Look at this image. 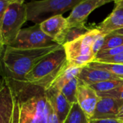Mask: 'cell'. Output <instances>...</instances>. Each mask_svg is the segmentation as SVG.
<instances>
[{
	"mask_svg": "<svg viewBox=\"0 0 123 123\" xmlns=\"http://www.w3.org/2000/svg\"><path fill=\"white\" fill-rule=\"evenodd\" d=\"M14 108L12 123H49V103L46 91L12 78Z\"/></svg>",
	"mask_w": 123,
	"mask_h": 123,
	"instance_id": "obj_1",
	"label": "cell"
},
{
	"mask_svg": "<svg viewBox=\"0 0 123 123\" xmlns=\"http://www.w3.org/2000/svg\"><path fill=\"white\" fill-rule=\"evenodd\" d=\"M60 45L43 48H15L7 46L1 59L5 73L15 80L23 81L29 73L49 54Z\"/></svg>",
	"mask_w": 123,
	"mask_h": 123,
	"instance_id": "obj_2",
	"label": "cell"
},
{
	"mask_svg": "<svg viewBox=\"0 0 123 123\" xmlns=\"http://www.w3.org/2000/svg\"><path fill=\"white\" fill-rule=\"evenodd\" d=\"M68 65L67 56L62 46L46 55L28 73L23 82L48 90Z\"/></svg>",
	"mask_w": 123,
	"mask_h": 123,
	"instance_id": "obj_3",
	"label": "cell"
},
{
	"mask_svg": "<svg viewBox=\"0 0 123 123\" xmlns=\"http://www.w3.org/2000/svg\"><path fill=\"white\" fill-rule=\"evenodd\" d=\"M83 0H37L27 4L26 12L28 21L40 24L46 20L63 13L77 6Z\"/></svg>",
	"mask_w": 123,
	"mask_h": 123,
	"instance_id": "obj_4",
	"label": "cell"
},
{
	"mask_svg": "<svg viewBox=\"0 0 123 123\" xmlns=\"http://www.w3.org/2000/svg\"><path fill=\"white\" fill-rule=\"evenodd\" d=\"M100 33L98 28L91 29L86 34L63 46L68 65L83 68L95 60L92 45Z\"/></svg>",
	"mask_w": 123,
	"mask_h": 123,
	"instance_id": "obj_5",
	"label": "cell"
},
{
	"mask_svg": "<svg viewBox=\"0 0 123 123\" xmlns=\"http://www.w3.org/2000/svg\"><path fill=\"white\" fill-rule=\"evenodd\" d=\"M26 21L28 19L25 2L13 0L8 7L0 26L6 46L10 45L15 41Z\"/></svg>",
	"mask_w": 123,
	"mask_h": 123,
	"instance_id": "obj_6",
	"label": "cell"
},
{
	"mask_svg": "<svg viewBox=\"0 0 123 123\" xmlns=\"http://www.w3.org/2000/svg\"><path fill=\"white\" fill-rule=\"evenodd\" d=\"M59 45L41 30L39 24L22 28L15 41L9 45L15 48H43Z\"/></svg>",
	"mask_w": 123,
	"mask_h": 123,
	"instance_id": "obj_7",
	"label": "cell"
},
{
	"mask_svg": "<svg viewBox=\"0 0 123 123\" xmlns=\"http://www.w3.org/2000/svg\"><path fill=\"white\" fill-rule=\"evenodd\" d=\"M14 91L12 79L0 67V123H12Z\"/></svg>",
	"mask_w": 123,
	"mask_h": 123,
	"instance_id": "obj_8",
	"label": "cell"
},
{
	"mask_svg": "<svg viewBox=\"0 0 123 123\" xmlns=\"http://www.w3.org/2000/svg\"><path fill=\"white\" fill-rule=\"evenodd\" d=\"M114 0H83L75 6L67 18L68 27L83 25L88 15L98 7Z\"/></svg>",
	"mask_w": 123,
	"mask_h": 123,
	"instance_id": "obj_9",
	"label": "cell"
},
{
	"mask_svg": "<svg viewBox=\"0 0 123 123\" xmlns=\"http://www.w3.org/2000/svg\"><path fill=\"white\" fill-rule=\"evenodd\" d=\"M100 97L89 86L79 82L77 92V103L89 119L93 118Z\"/></svg>",
	"mask_w": 123,
	"mask_h": 123,
	"instance_id": "obj_10",
	"label": "cell"
},
{
	"mask_svg": "<svg viewBox=\"0 0 123 123\" xmlns=\"http://www.w3.org/2000/svg\"><path fill=\"white\" fill-rule=\"evenodd\" d=\"M45 91L47 100L56 114L59 122L64 123L73 104L67 100L65 96L59 90L49 88Z\"/></svg>",
	"mask_w": 123,
	"mask_h": 123,
	"instance_id": "obj_11",
	"label": "cell"
},
{
	"mask_svg": "<svg viewBox=\"0 0 123 123\" xmlns=\"http://www.w3.org/2000/svg\"><path fill=\"white\" fill-rule=\"evenodd\" d=\"M39 25L43 33L54 39L59 45H60L65 31L68 28L67 18L62 15H56L50 18Z\"/></svg>",
	"mask_w": 123,
	"mask_h": 123,
	"instance_id": "obj_12",
	"label": "cell"
},
{
	"mask_svg": "<svg viewBox=\"0 0 123 123\" xmlns=\"http://www.w3.org/2000/svg\"><path fill=\"white\" fill-rule=\"evenodd\" d=\"M78 78L80 83L88 86L107 80H123V78L114 75L108 71L93 68L88 66H86L81 68Z\"/></svg>",
	"mask_w": 123,
	"mask_h": 123,
	"instance_id": "obj_13",
	"label": "cell"
},
{
	"mask_svg": "<svg viewBox=\"0 0 123 123\" xmlns=\"http://www.w3.org/2000/svg\"><path fill=\"white\" fill-rule=\"evenodd\" d=\"M122 104L123 100L121 99L111 97H100L91 119L117 118Z\"/></svg>",
	"mask_w": 123,
	"mask_h": 123,
	"instance_id": "obj_14",
	"label": "cell"
},
{
	"mask_svg": "<svg viewBox=\"0 0 123 123\" xmlns=\"http://www.w3.org/2000/svg\"><path fill=\"white\" fill-rule=\"evenodd\" d=\"M114 3L115 8L112 12L96 28L105 36L123 28V1Z\"/></svg>",
	"mask_w": 123,
	"mask_h": 123,
	"instance_id": "obj_15",
	"label": "cell"
},
{
	"mask_svg": "<svg viewBox=\"0 0 123 123\" xmlns=\"http://www.w3.org/2000/svg\"><path fill=\"white\" fill-rule=\"evenodd\" d=\"M82 68L74 67L67 65L65 69L58 75L56 80L53 82L49 88H54L60 91L65 84L70 82L73 78H78Z\"/></svg>",
	"mask_w": 123,
	"mask_h": 123,
	"instance_id": "obj_16",
	"label": "cell"
},
{
	"mask_svg": "<svg viewBox=\"0 0 123 123\" xmlns=\"http://www.w3.org/2000/svg\"><path fill=\"white\" fill-rule=\"evenodd\" d=\"M91 29L87 28L85 25H77L73 27H68V28L65 31L62 39L61 41L60 45L64 46L65 43L72 42L83 35L86 34Z\"/></svg>",
	"mask_w": 123,
	"mask_h": 123,
	"instance_id": "obj_17",
	"label": "cell"
},
{
	"mask_svg": "<svg viewBox=\"0 0 123 123\" xmlns=\"http://www.w3.org/2000/svg\"><path fill=\"white\" fill-rule=\"evenodd\" d=\"M90 119L85 114L78 103L72 105L71 109L64 123H89Z\"/></svg>",
	"mask_w": 123,
	"mask_h": 123,
	"instance_id": "obj_18",
	"label": "cell"
},
{
	"mask_svg": "<svg viewBox=\"0 0 123 123\" xmlns=\"http://www.w3.org/2000/svg\"><path fill=\"white\" fill-rule=\"evenodd\" d=\"M78 85V78H75L65 84L60 90L62 93L65 96V97L71 104L77 103V92Z\"/></svg>",
	"mask_w": 123,
	"mask_h": 123,
	"instance_id": "obj_19",
	"label": "cell"
},
{
	"mask_svg": "<svg viewBox=\"0 0 123 123\" xmlns=\"http://www.w3.org/2000/svg\"><path fill=\"white\" fill-rule=\"evenodd\" d=\"M87 66L93 68L104 70L114 75L123 78V65L121 64L107 63V62H101L93 61L92 62L89 63Z\"/></svg>",
	"mask_w": 123,
	"mask_h": 123,
	"instance_id": "obj_20",
	"label": "cell"
},
{
	"mask_svg": "<svg viewBox=\"0 0 123 123\" xmlns=\"http://www.w3.org/2000/svg\"><path fill=\"white\" fill-rule=\"evenodd\" d=\"M122 84H123V80H107V81L95 83L89 86L92 88L96 92H97V93H105L114 90L116 88L122 86Z\"/></svg>",
	"mask_w": 123,
	"mask_h": 123,
	"instance_id": "obj_21",
	"label": "cell"
},
{
	"mask_svg": "<svg viewBox=\"0 0 123 123\" xmlns=\"http://www.w3.org/2000/svg\"><path fill=\"white\" fill-rule=\"evenodd\" d=\"M123 45V35L111 33L105 36L104 43L101 51L111 49Z\"/></svg>",
	"mask_w": 123,
	"mask_h": 123,
	"instance_id": "obj_22",
	"label": "cell"
},
{
	"mask_svg": "<svg viewBox=\"0 0 123 123\" xmlns=\"http://www.w3.org/2000/svg\"><path fill=\"white\" fill-rule=\"evenodd\" d=\"M121 53H123V45L119 46L116 48H114V49H111L100 51L96 56L95 60H98L102 58L112 56H114V55H117V54H119Z\"/></svg>",
	"mask_w": 123,
	"mask_h": 123,
	"instance_id": "obj_23",
	"label": "cell"
},
{
	"mask_svg": "<svg viewBox=\"0 0 123 123\" xmlns=\"http://www.w3.org/2000/svg\"><path fill=\"white\" fill-rule=\"evenodd\" d=\"M99 97H111L117 99L123 100V84L114 90H111L108 92L98 93Z\"/></svg>",
	"mask_w": 123,
	"mask_h": 123,
	"instance_id": "obj_24",
	"label": "cell"
},
{
	"mask_svg": "<svg viewBox=\"0 0 123 123\" xmlns=\"http://www.w3.org/2000/svg\"><path fill=\"white\" fill-rule=\"evenodd\" d=\"M101 62H107V63H116V64H121L123 65V53L109 56L106 58H102L98 60H94Z\"/></svg>",
	"mask_w": 123,
	"mask_h": 123,
	"instance_id": "obj_25",
	"label": "cell"
},
{
	"mask_svg": "<svg viewBox=\"0 0 123 123\" xmlns=\"http://www.w3.org/2000/svg\"><path fill=\"white\" fill-rule=\"evenodd\" d=\"M13 0H0V26L3 19V17Z\"/></svg>",
	"mask_w": 123,
	"mask_h": 123,
	"instance_id": "obj_26",
	"label": "cell"
},
{
	"mask_svg": "<svg viewBox=\"0 0 123 123\" xmlns=\"http://www.w3.org/2000/svg\"><path fill=\"white\" fill-rule=\"evenodd\" d=\"M89 123H123V121L117 118L95 119H90Z\"/></svg>",
	"mask_w": 123,
	"mask_h": 123,
	"instance_id": "obj_27",
	"label": "cell"
},
{
	"mask_svg": "<svg viewBox=\"0 0 123 123\" xmlns=\"http://www.w3.org/2000/svg\"><path fill=\"white\" fill-rule=\"evenodd\" d=\"M49 123H61L53 110L51 106L49 104Z\"/></svg>",
	"mask_w": 123,
	"mask_h": 123,
	"instance_id": "obj_28",
	"label": "cell"
},
{
	"mask_svg": "<svg viewBox=\"0 0 123 123\" xmlns=\"http://www.w3.org/2000/svg\"><path fill=\"white\" fill-rule=\"evenodd\" d=\"M6 47H7V46H6V43L5 42L2 33V31H1V29H0V58L2 57Z\"/></svg>",
	"mask_w": 123,
	"mask_h": 123,
	"instance_id": "obj_29",
	"label": "cell"
},
{
	"mask_svg": "<svg viewBox=\"0 0 123 123\" xmlns=\"http://www.w3.org/2000/svg\"><path fill=\"white\" fill-rule=\"evenodd\" d=\"M117 118L122 120V121H123V104L122 105V106H121V108L119 109V114H118Z\"/></svg>",
	"mask_w": 123,
	"mask_h": 123,
	"instance_id": "obj_30",
	"label": "cell"
},
{
	"mask_svg": "<svg viewBox=\"0 0 123 123\" xmlns=\"http://www.w3.org/2000/svg\"><path fill=\"white\" fill-rule=\"evenodd\" d=\"M113 33H118V34H122V35H123V28L119 29V30H117V31H114V32H113Z\"/></svg>",
	"mask_w": 123,
	"mask_h": 123,
	"instance_id": "obj_31",
	"label": "cell"
},
{
	"mask_svg": "<svg viewBox=\"0 0 123 123\" xmlns=\"http://www.w3.org/2000/svg\"><path fill=\"white\" fill-rule=\"evenodd\" d=\"M118 1H119V0H114V2H118Z\"/></svg>",
	"mask_w": 123,
	"mask_h": 123,
	"instance_id": "obj_32",
	"label": "cell"
},
{
	"mask_svg": "<svg viewBox=\"0 0 123 123\" xmlns=\"http://www.w3.org/2000/svg\"><path fill=\"white\" fill-rule=\"evenodd\" d=\"M19 1H24L25 2V0H19Z\"/></svg>",
	"mask_w": 123,
	"mask_h": 123,
	"instance_id": "obj_33",
	"label": "cell"
},
{
	"mask_svg": "<svg viewBox=\"0 0 123 123\" xmlns=\"http://www.w3.org/2000/svg\"><path fill=\"white\" fill-rule=\"evenodd\" d=\"M0 67H1V62H0Z\"/></svg>",
	"mask_w": 123,
	"mask_h": 123,
	"instance_id": "obj_34",
	"label": "cell"
},
{
	"mask_svg": "<svg viewBox=\"0 0 123 123\" xmlns=\"http://www.w3.org/2000/svg\"><path fill=\"white\" fill-rule=\"evenodd\" d=\"M119 1H120V0H119ZM121 1H123V0H121Z\"/></svg>",
	"mask_w": 123,
	"mask_h": 123,
	"instance_id": "obj_35",
	"label": "cell"
}]
</instances>
